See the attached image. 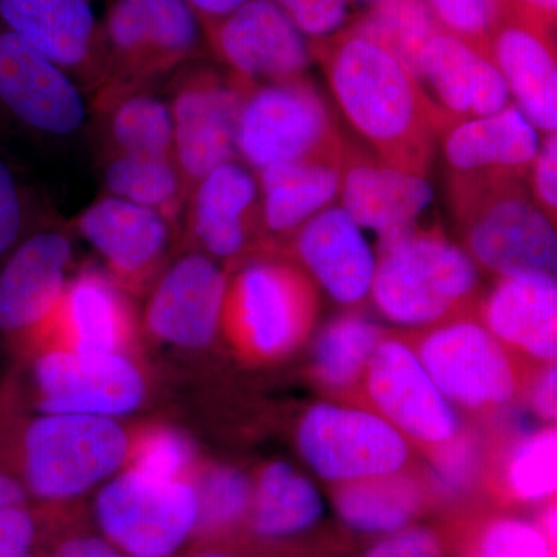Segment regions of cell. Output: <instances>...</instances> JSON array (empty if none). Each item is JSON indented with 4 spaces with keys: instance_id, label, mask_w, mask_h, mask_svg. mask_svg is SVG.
<instances>
[{
    "instance_id": "cell-1",
    "label": "cell",
    "mask_w": 557,
    "mask_h": 557,
    "mask_svg": "<svg viewBox=\"0 0 557 557\" xmlns=\"http://www.w3.org/2000/svg\"><path fill=\"white\" fill-rule=\"evenodd\" d=\"M311 50L341 112L379 159L426 177L437 139L450 121L410 70L380 40L347 25L311 42Z\"/></svg>"
},
{
    "instance_id": "cell-25",
    "label": "cell",
    "mask_w": 557,
    "mask_h": 557,
    "mask_svg": "<svg viewBox=\"0 0 557 557\" xmlns=\"http://www.w3.org/2000/svg\"><path fill=\"white\" fill-rule=\"evenodd\" d=\"M292 237L296 258L336 302L357 306L369 298L379 258L341 205L319 212Z\"/></svg>"
},
{
    "instance_id": "cell-30",
    "label": "cell",
    "mask_w": 557,
    "mask_h": 557,
    "mask_svg": "<svg viewBox=\"0 0 557 557\" xmlns=\"http://www.w3.org/2000/svg\"><path fill=\"white\" fill-rule=\"evenodd\" d=\"M106 116V156H174L170 104L139 89L95 98Z\"/></svg>"
},
{
    "instance_id": "cell-46",
    "label": "cell",
    "mask_w": 557,
    "mask_h": 557,
    "mask_svg": "<svg viewBox=\"0 0 557 557\" xmlns=\"http://www.w3.org/2000/svg\"><path fill=\"white\" fill-rule=\"evenodd\" d=\"M512 9L556 32L557 0H509Z\"/></svg>"
},
{
    "instance_id": "cell-13",
    "label": "cell",
    "mask_w": 557,
    "mask_h": 557,
    "mask_svg": "<svg viewBox=\"0 0 557 557\" xmlns=\"http://www.w3.org/2000/svg\"><path fill=\"white\" fill-rule=\"evenodd\" d=\"M201 28L230 75L248 87L298 78L314 60L310 40L274 0H247Z\"/></svg>"
},
{
    "instance_id": "cell-14",
    "label": "cell",
    "mask_w": 557,
    "mask_h": 557,
    "mask_svg": "<svg viewBox=\"0 0 557 557\" xmlns=\"http://www.w3.org/2000/svg\"><path fill=\"white\" fill-rule=\"evenodd\" d=\"M362 383L373 412L406 440L438 450L458 438L456 409L405 341L384 338Z\"/></svg>"
},
{
    "instance_id": "cell-10",
    "label": "cell",
    "mask_w": 557,
    "mask_h": 557,
    "mask_svg": "<svg viewBox=\"0 0 557 557\" xmlns=\"http://www.w3.org/2000/svg\"><path fill=\"white\" fill-rule=\"evenodd\" d=\"M298 448L309 467L335 485L395 474L410 457L408 440L379 413L330 403L307 410Z\"/></svg>"
},
{
    "instance_id": "cell-19",
    "label": "cell",
    "mask_w": 557,
    "mask_h": 557,
    "mask_svg": "<svg viewBox=\"0 0 557 557\" xmlns=\"http://www.w3.org/2000/svg\"><path fill=\"white\" fill-rule=\"evenodd\" d=\"M341 207L362 231L376 236V255L417 230L434 201L426 177L384 161L364 159L348 148L339 189Z\"/></svg>"
},
{
    "instance_id": "cell-20",
    "label": "cell",
    "mask_w": 557,
    "mask_h": 557,
    "mask_svg": "<svg viewBox=\"0 0 557 557\" xmlns=\"http://www.w3.org/2000/svg\"><path fill=\"white\" fill-rule=\"evenodd\" d=\"M555 33L512 9L491 35L485 49L516 108L544 135L557 131Z\"/></svg>"
},
{
    "instance_id": "cell-32",
    "label": "cell",
    "mask_w": 557,
    "mask_h": 557,
    "mask_svg": "<svg viewBox=\"0 0 557 557\" xmlns=\"http://www.w3.org/2000/svg\"><path fill=\"white\" fill-rule=\"evenodd\" d=\"M384 338V330L361 314H343L330 322L314 344L313 370L319 383L332 391L357 386Z\"/></svg>"
},
{
    "instance_id": "cell-6",
    "label": "cell",
    "mask_w": 557,
    "mask_h": 557,
    "mask_svg": "<svg viewBox=\"0 0 557 557\" xmlns=\"http://www.w3.org/2000/svg\"><path fill=\"white\" fill-rule=\"evenodd\" d=\"M237 153L249 170L300 159H343L348 148L307 75L249 87L237 121Z\"/></svg>"
},
{
    "instance_id": "cell-17",
    "label": "cell",
    "mask_w": 557,
    "mask_h": 557,
    "mask_svg": "<svg viewBox=\"0 0 557 557\" xmlns=\"http://www.w3.org/2000/svg\"><path fill=\"white\" fill-rule=\"evenodd\" d=\"M73 245L61 226L36 230L0 267V336L32 338L60 306Z\"/></svg>"
},
{
    "instance_id": "cell-45",
    "label": "cell",
    "mask_w": 557,
    "mask_h": 557,
    "mask_svg": "<svg viewBox=\"0 0 557 557\" xmlns=\"http://www.w3.org/2000/svg\"><path fill=\"white\" fill-rule=\"evenodd\" d=\"M531 409L539 418L555 423L557 413V370L556 362L545 364L530 392Z\"/></svg>"
},
{
    "instance_id": "cell-36",
    "label": "cell",
    "mask_w": 557,
    "mask_h": 557,
    "mask_svg": "<svg viewBox=\"0 0 557 557\" xmlns=\"http://www.w3.org/2000/svg\"><path fill=\"white\" fill-rule=\"evenodd\" d=\"M47 211L16 166L0 153V267L36 230L49 225Z\"/></svg>"
},
{
    "instance_id": "cell-33",
    "label": "cell",
    "mask_w": 557,
    "mask_h": 557,
    "mask_svg": "<svg viewBox=\"0 0 557 557\" xmlns=\"http://www.w3.org/2000/svg\"><path fill=\"white\" fill-rule=\"evenodd\" d=\"M347 27L380 40L417 79L429 39L440 30L424 0H380Z\"/></svg>"
},
{
    "instance_id": "cell-47",
    "label": "cell",
    "mask_w": 557,
    "mask_h": 557,
    "mask_svg": "<svg viewBox=\"0 0 557 557\" xmlns=\"http://www.w3.org/2000/svg\"><path fill=\"white\" fill-rule=\"evenodd\" d=\"M186 2L199 17L200 24L205 25L228 16L247 0H186Z\"/></svg>"
},
{
    "instance_id": "cell-12",
    "label": "cell",
    "mask_w": 557,
    "mask_h": 557,
    "mask_svg": "<svg viewBox=\"0 0 557 557\" xmlns=\"http://www.w3.org/2000/svg\"><path fill=\"white\" fill-rule=\"evenodd\" d=\"M42 413L119 418L146 398V381L126 354H81L46 347L33 368Z\"/></svg>"
},
{
    "instance_id": "cell-3",
    "label": "cell",
    "mask_w": 557,
    "mask_h": 557,
    "mask_svg": "<svg viewBox=\"0 0 557 557\" xmlns=\"http://www.w3.org/2000/svg\"><path fill=\"white\" fill-rule=\"evenodd\" d=\"M372 296L376 309L401 325L448 321L471 304L479 267L438 228H420L376 255Z\"/></svg>"
},
{
    "instance_id": "cell-35",
    "label": "cell",
    "mask_w": 557,
    "mask_h": 557,
    "mask_svg": "<svg viewBox=\"0 0 557 557\" xmlns=\"http://www.w3.org/2000/svg\"><path fill=\"white\" fill-rule=\"evenodd\" d=\"M505 483L512 497L539 502L557 487V434L555 426L541 429L516 445L505 465Z\"/></svg>"
},
{
    "instance_id": "cell-44",
    "label": "cell",
    "mask_w": 557,
    "mask_h": 557,
    "mask_svg": "<svg viewBox=\"0 0 557 557\" xmlns=\"http://www.w3.org/2000/svg\"><path fill=\"white\" fill-rule=\"evenodd\" d=\"M47 557H124L119 549L97 534H73L62 539Z\"/></svg>"
},
{
    "instance_id": "cell-23",
    "label": "cell",
    "mask_w": 557,
    "mask_h": 557,
    "mask_svg": "<svg viewBox=\"0 0 557 557\" xmlns=\"http://www.w3.org/2000/svg\"><path fill=\"white\" fill-rule=\"evenodd\" d=\"M418 83L450 123L493 115L512 102L494 62L442 28L423 51Z\"/></svg>"
},
{
    "instance_id": "cell-11",
    "label": "cell",
    "mask_w": 557,
    "mask_h": 557,
    "mask_svg": "<svg viewBox=\"0 0 557 557\" xmlns=\"http://www.w3.org/2000/svg\"><path fill=\"white\" fill-rule=\"evenodd\" d=\"M170 104L174 159L188 194L209 172L237 161V121L249 89L214 69H190L175 79Z\"/></svg>"
},
{
    "instance_id": "cell-39",
    "label": "cell",
    "mask_w": 557,
    "mask_h": 557,
    "mask_svg": "<svg viewBox=\"0 0 557 557\" xmlns=\"http://www.w3.org/2000/svg\"><path fill=\"white\" fill-rule=\"evenodd\" d=\"M474 557H552V542L527 520L498 519L480 534Z\"/></svg>"
},
{
    "instance_id": "cell-15",
    "label": "cell",
    "mask_w": 557,
    "mask_h": 557,
    "mask_svg": "<svg viewBox=\"0 0 557 557\" xmlns=\"http://www.w3.org/2000/svg\"><path fill=\"white\" fill-rule=\"evenodd\" d=\"M0 22L67 73L87 97L104 89L108 50L91 0H0Z\"/></svg>"
},
{
    "instance_id": "cell-26",
    "label": "cell",
    "mask_w": 557,
    "mask_h": 557,
    "mask_svg": "<svg viewBox=\"0 0 557 557\" xmlns=\"http://www.w3.org/2000/svg\"><path fill=\"white\" fill-rule=\"evenodd\" d=\"M483 322L509 350L544 364L557 357V284L553 274L500 277L482 309Z\"/></svg>"
},
{
    "instance_id": "cell-28",
    "label": "cell",
    "mask_w": 557,
    "mask_h": 557,
    "mask_svg": "<svg viewBox=\"0 0 557 557\" xmlns=\"http://www.w3.org/2000/svg\"><path fill=\"white\" fill-rule=\"evenodd\" d=\"M324 515L317 486L285 461H273L252 483L248 522L262 539H287L306 533Z\"/></svg>"
},
{
    "instance_id": "cell-37",
    "label": "cell",
    "mask_w": 557,
    "mask_h": 557,
    "mask_svg": "<svg viewBox=\"0 0 557 557\" xmlns=\"http://www.w3.org/2000/svg\"><path fill=\"white\" fill-rule=\"evenodd\" d=\"M127 465L159 480H193L196 448L188 435L170 426H150L131 438Z\"/></svg>"
},
{
    "instance_id": "cell-21",
    "label": "cell",
    "mask_w": 557,
    "mask_h": 557,
    "mask_svg": "<svg viewBox=\"0 0 557 557\" xmlns=\"http://www.w3.org/2000/svg\"><path fill=\"white\" fill-rule=\"evenodd\" d=\"M132 335L127 292L104 271L87 267L70 277L60 306L32 338L81 354H124Z\"/></svg>"
},
{
    "instance_id": "cell-4",
    "label": "cell",
    "mask_w": 557,
    "mask_h": 557,
    "mask_svg": "<svg viewBox=\"0 0 557 557\" xmlns=\"http://www.w3.org/2000/svg\"><path fill=\"white\" fill-rule=\"evenodd\" d=\"M129 449L115 418L42 413L22 434V483L40 500H70L113 478Z\"/></svg>"
},
{
    "instance_id": "cell-31",
    "label": "cell",
    "mask_w": 557,
    "mask_h": 557,
    "mask_svg": "<svg viewBox=\"0 0 557 557\" xmlns=\"http://www.w3.org/2000/svg\"><path fill=\"white\" fill-rule=\"evenodd\" d=\"M106 193L159 212L174 223L185 209L188 190L174 156H106Z\"/></svg>"
},
{
    "instance_id": "cell-40",
    "label": "cell",
    "mask_w": 557,
    "mask_h": 557,
    "mask_svg": "<svg viewBox=\"0 0 557 557\" xmlns=\"http://www.w3.org/2000/svg\"><path fill=\"white\" fill-rule=\"evenodd\" d=\"M310 42L327 39L346 27L351 0H274Z\"/></svg>"
},
{
    "instance_id": "cell-16",
    "label": "cell",
    "mask_w": 557,
    "mask_h": 557,
    "mask_svg": "<svg viewBox=\"0 0 557 557\" xmlns=\"http://www.w3.org/2000/svg\"><path fill=\"white\" fill-rule=\"evenodd\" d=\"M228 282L208 255L183 256L157 278L145 310L146 329L171 346H209L222 327Z\"/></svg>"
},
{
    "instance_id": "cell-27",
    "label": "cell",
    "mask_w": 557,
    "mask_h": 557,
    "mask_svg": "<svg viewBox=\"0 0 557 557\" xmlns=\"http://www.w3.org/2000/svg\"><path fill=\"white\" fill-rule=\"evenodd\" d=\"M346 156L284 161L256 172L263 231L292 237L314 215L335 205Z\"/></svg>"
},
{
    "instance_id": "cell-2",
    "label": "cell",
    "mask_w": 557,
    "mask_h": 557,
    "mask_svg": "<svg viewBox=\"0 0 557 557\" xmlns=\"http://www.w3.org/2000/svg\"><path fill=\"white\" fill-rule=\"evenodd\" d=\"M465 251L479 269L500 277L556 276V223L537 207L525 178L450 182Z\"/></svg>"
},
{
    "instance_id": "cell-49",
    "label": "cell",
    "mask_w": 557,
    "mask_h": 557,
    "mask_svg": "<svg viewBox=\"0 0 557 557\" xmlns=\"http://www.w3.org/2000/svg\"><path fill=\"white\" fill-rule=\"evenodd\" d=\"M194 557H236V556L228 555V553H222V552H203V553H200V555H197Z\"/></svg>"
},
{
    "instance_id": "cell-48",
    "label": "cell",
    "mask_w": 557,
    "mask_h": 557,
    "mask_svg": "<svg viewBox=\"0 0 557 557\" xmlns=\"http://www.w3.org/2000/svg\"><path fill=\"white\" fill-rule=\"evenodd\" d=\"M27 490L21 480L0 469V509L27 505Z\"/></svg>"
},
{
    "instance_id": "cell-41",
    "label": "cell",
    "mask_w": 557,
    "mask_h": 557,
    "mask_svg": "<svg viewBox=\"0 0 557 557\" xmlns=\"http://www.w3.org/2000/svg\"><path fill=\"white\" fill-rule=\"evenodd\" d=\"M445 545L437 531L409 525L380 539L364 557H443Z\"/></svg>"
},
{
    "instance_id": "cell-7",
    "label": "cell",
    "mask_w": 557,
    "mask_h": 557,
    "mask_svg": "<svg viewBox=\"0 0 557 557\" xmlns=\"http://www.w3.org/2000/svg\"><path fill=\"white\" fill-rule=\"evenodd\" d=\"M102 537L124 557H174L196 534L193 480H159L135 469L116 472L95 498Z\"/></svg>"
},
{
    "instance_id": "cell-38",
    "label": "cell",
    "mask_w": 557,
    "mask_h": 557,
    "mask_svg": "<svg viewBox=\"0 0 557 557\" xmlns=\"http://www.w3.org/2000/svg\"><path fill=\"white\" fill-rule=\"evenodd\" d=\"M424 2L443 32L467 40L483 53L491 35L512 10L509 0H424Z\"/></svg>"
},
{
    "instance_id": "cell-43",
    "label": "cell",
    "mask_w": 557,
    "mask_h": 557,
    "mask_svg": "<svg viewBox=\"0 0 557 557\" xmlns=\"http://www.w3.org/2000/svg\"><path fill=\"white\" fill-rule=\"evenodd\" d=\"M38 522L27 505L0 509V557H35Z\"/></svg>"
},
{
    "instance_id": "cell-8",
    "label": "cell",
    "mask_w": 557,
    "mask_h": 557,
    "mask_svg": "<svg viewBox=\"0 0 557 557\" xmlns=\"http://www.w3.org/2000/svg\"><path fill=\"white\" fill-rule=\"evenodd\" d=\"M86 98L67 73L0 22V126L30 138H72L89 120Z\"/></svg>"
},
{
    "instance_id": "cell-29",
    "label": "cell",
    "mask_w": 557,
    "mask_h": 557,
    "mask_svg": "<svg viewBox=\"0 0 557 557\" xmlns=\"http://www.w3.org/2000/svg\"><path fill=\"white\" fill-rule=\"evenodd\" d=\"M423 502L420 483L403 471L341 483L333 491L339 519L355 533L375 536L409 527L420 515Z\"/></svg>"
},
{
    "instance_id": "cell-24",
    "label": "cell",
    "mask_w": 557,
    "mask_h": 557,
    "mask_svg": "<svg viewBox=\"0 0 557 557\" xmlns=\"http://www.w3.org/2000/svg\"><path fill=\"white\" fill-rule=\"evenodd\" d=\"M440 137L453 178L528 180L542 135L511 102L493 115L454 121Z\"/></svg>"
},
{
    "instance_id": "cell-22",
    "label": "cell",
    "mask_w": 557,
    "mask_h": 557,
    "mask_svg": "<svg viewBox=\"0 0 557 557\" xmlns=\"http://www.w3.org/2000/svg\"><path fill=\"white\" fill-rule=\"evenodd\" d=\"M188 228L209 258H240L263 231L258 177L230 161L200 180L186 199Z\"/></svg>"
},
{
    "instance_id": "cell-42",
    "label": "cell",
    "mask_w": 557,
    "mask_h": 557,
    "mask_svg": "<svg viewBox=\"0 0 557 557\" xmlns=\"http://www.w3.org/2000/svg\"><path fill=\"white\" fill-rule=\"evenodd\" d=\"M528 182L531 197L539 208L556 223L557 211V135L541 138L536 159L531 164Z\"/></svg>"
},
{
    "instance_id": "cell-9",
    "label": "cell",
    "mask_w": 557,
    "mask_h": 557,
    "mask_svg": "<svg viewBox=\"0 0 557 557\" xmlns=\"http://www.w3.org/2000/svg\"><path fill=\"white\" fill-rule=\"evenodd\" d=\"M413 350L453 406L478 412L504 408L518 397L520 376L509 348L482 322L456 319L438 325Z\"/></svg>"
},
{
    "instance_id": "cell-34",
    "label": "cell",
    "mask_w": 557,
    "mask_h": 557,
    "mask_svg": "<svg viewBox=\"0 0 557 557\" xmlns=\"http://www.w3.org/2000/svg\"><path fill=\"white\" fill-rule=\"evenodd\" d=\"M193 483L199 508L194 536H222L248 520L252 482L239 469L211 465L196 471Z\"/></svg>"
},
{
    "instance_id": "cell-18",
    "label": "cell",
    "mask_w": 557,
    "mask_h": 557,
    "mask_svg": "<svg viewBox=\"0 0 557 557\" xmlns=\"http://www.w3.org/2000/svg\"><path fill=\"white\" fill-rule=\"evenodd\" d=\"M75 230L124 292L148 287L163 265L172 237V223L159 212L108 194L81 212Z\"/></svg>"
},
{
    "instance_id": "cell-5",
    "label": "cell",
    "mask_w": 557,
    "mask_h": 557,
    "mask_svg": "<svg viewBox=\"0 0 557 557\" xmlns=\"http://www.w3.org/2000/svg\"><path fill=\"white\" fill-rule=\"evenodd\" d=\"M317 313L311 278L288 260L262 256L228 282L222 325L245 357L274 361L309 336Z\"/></svg>"
},
{
    "instance_id": "cell-50",
    "label": "cell",
    "mask_w": 557,
    "mask_h": 557,
    "mask_svg": "<svg viewBox=\"0 0 557 557\" xmlns=\"http://www.w3.org/2000/svg\"><path fill=\"white\" fill-rule=\"evenodd\" d=\"M376 2H380V0H351V7L362 5L369 9V7L375 5Z\"/></svg>"
}]
</instances>
